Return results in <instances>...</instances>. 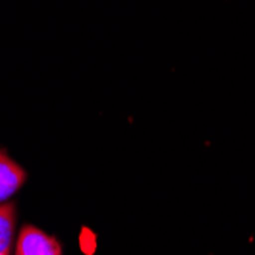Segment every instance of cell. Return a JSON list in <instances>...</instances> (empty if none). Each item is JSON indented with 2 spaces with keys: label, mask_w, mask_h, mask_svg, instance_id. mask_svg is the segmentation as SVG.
<instances>
[{
  "label": "cell",
  "mask_w": 255,
  "mask_h": 255,
  "mask_svg": "<svg viewBox=\"0 0 255 255\" xmlns=\"http://www.w3.org/2000/svg\"><path fill=\"white\" fill-rule=\"evenodd\" d=\"M0 255H9V254H0Z\"/></svg>",
  "instance_id": "277c9868"
},
{
  "label": "cell",
  "mask_w": 255,
  "mask_h": 255,
  "mask_svg": "<svg viewBox=\"0 0 255 255\" xmlns=\"http://www.w3.org/2000/svg\"><path fill=\"white\" fill-rule=\"evenodd\" d=\"M25 180V170L0 150V202H5L14 196Z\"/></svg>",
  "instance_id": "7a4b0ae2"
},
{
  "label": "cell",
  "mask_w": 255,
  "mask_h": 255,
  "mask_svg": "<svg viewBox=\"0 0 255 255\" xmlns=\"http://www.w3.org/2000/svg\"><path fill=\"white\" fill-rule=\"evenodd\" d=\"M15 255H63L60 243L35 226H25L20 231Z\"/></svg>",
  "instance_id": "6da1fadb"
},
{
  "label": "cell",
  "mask_w": 255,
  "mask_h": 255,
  "mask_svg": "<svg viewBox=\"0 0 255 255\" xmlns=\"http://www.w3.org/2000/svg\"><path fill=\"white\" fill-rule=\"evenodd\" d=\"M15 228V206L6 203L0 206V254H9Z\"/></svg>",
  "instance_id": "3957f363"
}]
</instances>
